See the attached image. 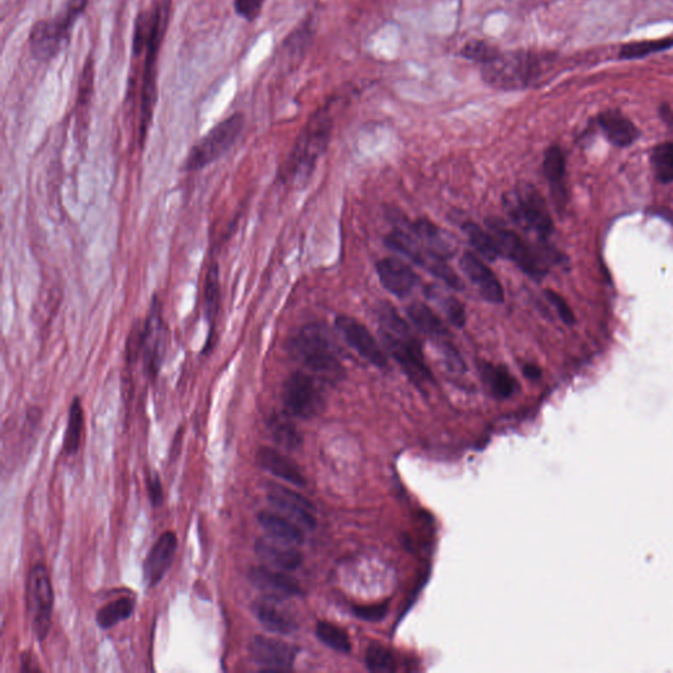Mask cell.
Here are the masks:
<instances>
[{"instance_id":"6da1fadb","label":"cell","mask_w":673,"mask_h":673,"mask_svg":"<svg viewBox=\"0 0 673 673\" xmlns=\"http://www.w3.org/2000/svg\"><path fill=\"white\" fill-rule=\"evenodd\" d=\"M287 349L295 360L302 363L321 382L336 385L345 377L336 340L323 323H306L297 329L289 337Z\"/></svg>"},{"instance_id":"7a4b0ae2","label":"cell","mask_w":673,"mask_h":673,"mask_svg":"<svg viewBox=\"0 0 673 673\" xmlns=\"http://www.w3.org/2000/svg\"><path fill=\"white\" fill-rule=\"evenodd\" d=\"M380 336L385 350L394 358L405 374L419 385L433 382V374L426 365L421 343L414 336L407 323L391 306L379 311Z\"/></svg>"},{"instance_id":"3957f363","label":"cell","mask_w":673,"mask_h":673,"mask_svg":"<svg viewBox=\"0 0 673 673\" xmlns=\"http://www.w3.org/2000/svg\"><path fill=\"white\" fill-rule=\"evenodd\" d=\"M550 64L549 56L532 50L500 53L482 65V78L496 90H525L539 81Z\"/></svg>"},{"instance_id":"277c9868","label":"cell","mask_w":673,"mask_h":673,"mask_svg":"<svg viewBox=\"0 0 673 673\" xmlns=\"http://www.w3.org/2000/svg\"><path fill=\"white\" fill-rule=\"evenodd\" d=\"M331 132V115L325 110H320L304 128L299 140L292 150L287 164V175L289 179L303 183L309 178L314 172V164L328 146Z\"/></svg>"},{"instance_id":"5b68a950","label":"cell","mask_w":673,"mask_h":673,"mask_svg":"<svg viewBox=\"0 0 673 673\" xmlns=\"http://www.w3.org/2000/svg\"><path fill=\"white\" fill-rule=\"evenodd\" d=\"M170 0H160L155 5V11L150 13L149 35L146 39L147 57L145 62L144 84H142L141 107H140V142L144 144L145 136L149 129L150 121L153 118L155 101V70H157V57L162 37L166 30L167 18H169Z\"/></svg>"},{"instance_id":"8992f818","label":"cell","mask_w":673,"mask_h":673,"mask_svg":"<svg viewBox=\"0 0 673 673\" xmlns=\"http://www.w3.org/2000/svg\"><path fill=\"white\" fill-rule=\"evenodd\" d=\"M488 232L495 241L500 257L508 258L533 279H542L549 271L553 254L547 250L534 249L518 233L507 228L501 221H488Z\"/></svg>"},{"instance_id":"52a82bcc","label":"cell","mask_w":673,"mask_h":673,"mask_svg":"<svg viewBox=\"0 0 673 673\" xmlns=\"http://www.w3.org/2000/svg\"><path fill=\"white\" fill-rule=\"evenodd\" d=\"M504 208L514 224L532 233L539 240H547L553 231V218L546 201L533 186H518L504 196Z\"/></svg>"},{"instance_id":"ba28073f","label":"cell","mask_w":673,"mask_h":673,"mask_svg":"<svg viewBox=\"0 0 673 673\" xmlns=\"http://www.w3.org/2000/svg\"><path fill=\"white\" fill-rule=\"evenodd\" d=\"M89 0H69L64 13L53 20H40L33 25L30 35L32 56L39 61H48L59 53L69 41L71 28L75 20L84 13Z\"/></svg>"},{"instance_id":"9c48e42d","label":"cell","mask_w":673,"mask_h":673,"mask_svg":"<svg viewBox=\"0 0 673 673\" xmlns=\"http://www.w3.org/2000/svg\"><path fill=\"white\" fill-rule=\"evenodd\" d=\"M243 128L244 116L241 113H235L216 125L190 150L189 157L184 162V170L189 173L198 172L217 161L235 144Z\"/></svg>"},{"instance_id":"30bf717a","label":"cell","mask_w":673,"mask_h":673,"mask_svg":"<svg viewBox=\"0 0 673 673\" xmlns=\"http://www.w3.org/2000/svg\"><path fill=\"white\" fill-rule=\"evenodd\" d=\"M321 380L314 374L295 371L283 385L282 402L286 414L300 420H312L325 405Z\"/></svg>"},{"instance_id":"8fae6325","label":"cell","mask_w":673,"mask_h":673,"mask_svg":"<svg viewBox=\"0 0 673 673\" xmlns=\"http://www.w3.org/2000/svg\"><path fill=\"white\" fill-rule=\"evenodd\" d=\"M385 244H387L388 248L409 258L417 266L424 267L431 275L438 278L451 288L461 291L465 287L461 278L447 265L445 258L439 257V255L426 249L416 237H412V233L399 228L394 229L385 238Z\"/></svg>"},{"instance_id":"7c38bea8","label":"cell","mask_w":673,"mask_h":673,"mask_svg":"<svg viewBox=\"0 0 673 673\" xmlns=\"http://www.w3.org/2000/svg\"><path fill=\"white\" fill-rule=\"evenodd\" d=\"M27 593L33 632L40 641H44L52 627L54 604L52 581L44 564H36L31 570Z\"/></svg>"},{"instance_id":"4fadbf2b","label":"cell","mask_w":673,"mask_h":673,"mask_svg":"<svg viewBox=\"0 0 673 673\" xmlns=\"http://www.w3.org/2000/svg\"><path fill=\"white\" fill-rule=\"evenodd\" d=\"M166 323L162 314V306L157 297H153L150 304L149 314L145 321L144 329L140 334V351L144 360L145 370L150 376L155 377L160 372L164 350L167 348Z\"/></svg>"},{"instance_id":"5bb4252c","label":"cell","mask_w":673,"mask_h":673,"mask_svg":"<svg viewBox=\"0 0 673 673\" xmlns=\"http://www.w3.org/2000/svg\"><path fill=\"white\" fill-rule=\"evenodd\" d=\"M336 328L349 346L368 363L377 368L387 367V355L363 323L354 317L341 314L336 319Z\"/></svg>"},{"instance_id":"9a60e30c","label":"cell","mask_w":673,"mask_h":673,"mask_svg":"<svg viewBox=\"0 0 673 673\" xmlns=\"http://www.w3.org/2000/svg\"><path fill=\"white\" fill-rule=\"evenodd\" d=\"M252 661L263 669L286 671L292 669L299 650L280 639L255 635L249 644Z\"/></svg>"},{"instance_id":"2e32d148","label":"cell","mask_w":673,"mask_h":673,"mask_svg":"<svg viewBox=\"0 0 673 673\" xmlns=\"http://www.w3.org/2000/svg\"><path fill=\"white\" fill-rule=\"evenodd\" d=\"M267 499L272 507L286 514V517L297 522L299 527L306 530L316 529L317 519L314 517V504L300 493L283 485L271 484L267 492Z\"/></svg>"},{"instance_id":"e0dca14e","label":"cell","mask_w":673,"mask_h":673,"mask_svg":"<svg viewBox=\"0 0 673 673\" xmlns=\"http://www.w3.org/2000/svg\"><path fill=\"white\" fill-rule=\"evenodd\" d=\"M177 549L178 538L174 532H164L153 545L142 567L144 581L147 588H155L161 583L172 567Z\"/></svg>"},{"instance_id":"ac0fdd59","label":"cell","mask_w":673,"mask_h":673,"mask_svg":"<svg viewBox=\"0 0 673 673\" xmlns=\"http://www.w3.org/2000/svg\"><path fill=\"white\" fill-rule=\"evenodd\" d=\"M462 271L470 282L476 287V289L482 295L483 299L493 304L504 302V289L495 272L483 262L478 255L471 252H465L462 255L461 262Z\"/></svg>"},{"instance_id":"d6986e66","label":"cell","mask_w":673,"mask_h":673,"mask_svg":"<svg viewBox=\"0 0 673 673\" xmlns=\"http://www.w3.org/2000/svg\"><path fill=\"white\" fill-rule=\"evenodd\" d=\"M380 283L394 297L404 299L409 297L420 282L413 269L397 258H385L376 263Z\"/></svg>"},{"instance_id":"ffe728a7","label":"cell","mask_w":673,"mask_h":673,"mask_svg":"<svg viewBox=\"0 0 673 673\" xmlns=\"http://www.w3.org/2000/svg\"><path fill=\"white\" fill-rule=\"evenodd\" d=\"M279 598L271 595L257 598L252 605V613L270 633L289 635L297 632V624L294 618L284 610Z\"/></svg>"},{"instance_id":"44dd1931","label":"cell","mask_w":673,"mask_h":673,"mask_svg":"<svg viewBox=\"0 0 673 673\" xmlns=\"http://www.w3.org/2000/svg\"><path fill=\"white\" fill-rule=\"evenodd\" d=\"M255 461L262 470L267 471L271 475L277 476V478L282 479L289 484L297 485V487H306V479L299 465L277 448L262 446V447L258 448L257 454H255Z\"/></svg>"},{"instance_id":"7402d4cb","label":"cell","mask_w":673,"mask_h":673,"mask_svg":"<svg viewBox=\"0 0 673 673\" xmlns=\"http://www.w3.org/2000/svg\"><path fill=\"white\" fill-rule=\"evenodd\" d=\"M249 581L266 595L292 598L302 593L299 583L277 568L254 567L249 571Z\"/></svg>"},{"instance_id":"603a6c76","label":"cell","mask_w":673,"mask_h":673,"mask_svg":"<svg viewBox=\"0 0 673 673\" xmlns=\"http://www.w3.org/2000/svg\"><path fill=\"white\" fill-rule=\"evenodd\" d=\"M254 550L261 561L265 562L270 567L286 571V572L297 570L303 563V555L299 550L295 549L292 545L283 544L275 539L272 541L265 538L258 539L255 542Z\"/></svg>"},{"instance_id":"cb8c5ba5","label":"cell","mask_w":673,"mask_h":673,"mask_svg":"<svg viewBox=\"0 0 673 673\" xmlns=\"http://www.w3.org/2000/svg\"><path fill=\"white\" fill-rule=\"evenodd\" d=\"M409 231L412 235L434 254L448 260L456 252V244L447 233L442 231L438 226L431 223L428 218H419L409 224Z\"/></svg>"},{"instance_id":"d4e9b609","label":"cell","mask_w":673,"mask_h":673,"mask_svg":"<svg viewBox=\"0 0 673 673\" xmlns=\"http://www.w3.org/2000/svg\"><path fill=\"white\" fill-rule=\"evenodd\" d=\"M598 125L610 144L626 147L641 137V132L634 123L617 110L605 111L598 116Z\"/></svg>"},{"instance_id":"484cf974","label":"cell","mask_w":673,"mask_h":673,"mask_svg":"<svg viewBox=\"0 0 673 673\" xmlns=\"http://www.w3.org/2000/svg\"><path fill=\"white\" fill-rule=\"evenodd\" d=\"M544 173L551 190V196L556 207L562 208L566 204V158L558 145H553L545 153Z\"/></svg>"},{"instance_id":"4316f807","label":"cell","mask_w":673,"mask_h":673,"mask_svg":"<svg viewBox=\"0 0 673 673\" xmlns=\"http://www.w3.org/2000/svg\"><path fill=\"white\" fill-rule=\"evenodd\" d=\"M258 522L275 541L292 545V546H297L304 542L302 527L288 517L272 512H261L258 513Z\"/></svg>"},{"instance_id":"83f0119b","label":"cell","mask_w":673,"mask_h":673,"mask_svg":"<svg viewBox=\"0 0 673 673\" xmlns=\"http://www.w3.org/2000/svg\"><path fill=\"white\" fill-rule=\"evenodd\" d=\"M480 372L491 394L497 399H509L518 391V383L505 366L482 363Z\"/></svg>"},{"instance_id":"f1b7e54d","label":"cell","mask_w":673,"mask_h":673,"mask_svg":"<svg viewBox=\"0 0 673 673\" xmlns=\"http://www.w3.org/2000/svg\"><path fill=\"white\" fill-rule=\"evenodd\" d=\"M409 319L414 325L434 340H447L448 329L438 314L424 303H412L407 308Z\"/></svg>"},{"instance_id":"f546056e","label":"cell","mask_w":673,"mask_h":673,"mask_svg":"<svg viewBox=\"0 0 673 673\" xmlns=\"http://www.w3.org/2000/svg\"><path fill=\"white\" fill-rule=\"evenodd\" d=\"M272 439L289 451L299 450L303 445V436L297 426L289 420L288 414H277L269 422Z\"/></svg>"},{"instance_id":"4dcf8cb0","label":"cell","mask_w":673,"mask_h":673,"mask_svg":"<svg viewBox=\"0 0 673 673\" xmlns=\"http://www.w3.org/2000/svg\"><path fill=\"white\" fill-rule=\"evenodd\" d=\"M135 607L136 604L133 598H119V600L104 605L99 610L98 615H96V622H98L102 629H112L113 626L120 624L121 621H127L133 615V612H135Z\"/></svg>"},{"instance_id":"1f68e13d","label":"cell","mask_w":673,"mask_h":673,"mask_svg":"<svg viewBox=\"0 0 673 673\" xmlns=\"http://www.w3.org/2000/svg\"><path fill=\"white\" fill-rule=\"evenodd\" d=\"M220 308V274L216 263L209 266L207 272L206 286H204V312L207 320L211 323V333L215 331V320Z\"/></svg>"},{"instance_id":"d6a6232c","label":"cell","mask_w":673,"mask_h":673,"mask_svg":"<svg viewBox=\"0 0 673 673\" xmlns=\"http://www.w3.org/2000/svg\"><path fill=\"white\" fill-rule=\"evenodd\" d=\"M84 408L78 397L71 403L69 412V422H67L66 433L64 438V451L67 456H73L79 450L82 439V430H84Z\"/></svg>"},{"instance_id":"836d02e7","label":"cell","mask_w":673,"mask_h":673,"mask_svg":"<svg viewBox=\"0 0 673 673\" xmlns=\"http://www.w3.org/2000/svg\"><path fill=\"white\" fill-rule=\"evenodd\" d=\"M462 229L465 233V235H467L468 240H470L471 245L476 249V252L484 260L493 262V261H496V258L500 257L495 241H493L492 235L488 232V229L484 231L478 224L471 223V221L463 224Z\"/></svg>"},{"instance_id":"e575fe53","label":"cell","mask_w":673,"mask_h":673,"mask_svg":"<svg viewBox=\"0 0 673 673\" xmlns=\"http://www.w3.org/2000/svg\"><path fill=\"white\" fill-rule=\"evenodd\" d=\"M652 170L656 179L661 183L673 182V144L663 142L656 145L651 153Z\"/></svg>"},{"instance_id":"d590c367","label":"cell","mask_w":673,"mask_h":673,"mask_svg":"<svg viewBox=\"0 0 673 673\" xmlns=\"http://www.w3.org/2000/svg\"><path fill=\"white\" fill-rule=\"evenodd\" d=\"M317 638L329 649L342 654H348L351 650V642L348 633L336 624L329 622L320 621L316 626Z\"/></svg>"},{"instance_id":"8d00e7d4","label":"cell","mask_w":673,"mask_h":673,"mask_svg":"<svg viewBox=\"0 0 673 673\" xmlns=\"http://www.w3.org/2000/svg\"><path fill=\"white\" fill-rule=\"evenodd\" d=\"M673 39L649 40V41H635L624 44L620 50L622 59L644 58L650 54L664 52L671 49Z\"/></svg>"},{"instance_id":"74e56055","label":"cell","mask_w":673,"mask_h":673,"mask_svg":"<svg viewBox=\"0 0 673 673\" xmlns=\"http://www.w3.org/2000/svg\"><path fill=\"white\" fill-rule=\"evenodd\" d=\"M366 666L368 671L375 673H392L396 671V659L394 654L379 643H372L366 652Z\"/></svg>"},{"instance_id":"f35d334b","label":"cell","mask_w":673,"mask_h":673,"mask_svg":"<svg viewBox=\"0 0 673 673\" xmlns=\"http://www.w3.org/2000/svg\"><path fill=\"white\" fill-rule=\"evenodd\" d=\"M501 52L496 47H493L490 42L483 41V40H471L459 52L463 58L478 62L480 65L492 61Z\"/></svg>"},{"instance_id":"ab89813d","label":"cell","mask_w":673,"mask_h":673,"mask_svg":"<svg viewBox=\"0 0 673 673\" xmlns=\"http://www.w3.org/2000/svg\"><path fill=\"white\" fill-rule=\"evenodd\" d=\"M430 297L438 300L439 306L454 326L463 328L465 325L467 314H465V306L458 299L454 297H446V295L438 294L437 291H434Z\"/></svg>"},{"instance_id":"60d3db41","label":"cell","mask_w":673,"mask_h":673,"mask_svg":"<svg viewBox=\"0 0 673 673\" xmlns=\"http://www.w3.org/2000/svg\"><path fill=\"white\" fill-rule=\"evenodd\" d=\"M438 349L441 351L443 360H445L448 370L458 372V374L465 371V360H463L462 355L459 354L458 349L450 341L439 340Z\"/></svg>"},{"instance_id":"b9f144b4","label":"cell","mask_w":673,"mask_h":673,"mask_svg":"<svg viewBox=\"0 0 673 673\" xmlns=\"http://www.w3.org/2000/svg\"><path fill=\"white\" fill-rule=\"evenodd\" d=\"M547 300L551 303V306L556 309L559 317L567 325H573L575 323V314H573L572 309L568 306L566 300L558 294V292L553 291V289H547L546 291Z\"/></svg>"},{"instance_id":"7bdbcfd3","label":"cell","mask_w":673,"mask_h":673,"mask_svg":"<svg viewBox=\"0 0 673 673\" xmlns=\"http://www.w3.org/2000/svg\"><path fill=\"white\" fill-rule=\"evenodd\" d=\"M354 615L363 621L377 622L383 620L385 615H387V605L375 604L365 605V607H355Z\"/></svg>"},{"instance_id":"ee69618b","label":"cell","mask_w":673,"mask_h":673,"mask_svg":"<svg viewBox=\"0 0 673 673\" xmlns=\"http://www.w3.org/2000/svg\"><path fill=\"white\" fill-rule=\"evenodd\" d=\"M263 2L265 0H235V10L241 18L252 22L260 15Z\"/></svg>"},{"instance_id":"f6af8a7d","label":"cell","mask_w":673,"mask_h":673,"mask_svg":"<svg viewBox=\"0 0 673 673\" xmlns=\"http://www.w3.org/2000/svg\"><path fill=\"white\" fill-rule=\"evenodd\" d=\"M146 488L147 496L153 507H160L164 502V488H162L160 476L150 474L146 479Z\"/></svg>"},{"instance_id":"bcb514c9","label":"cell","mask_w":673,"mask_h":673,"mask_svg":"<svg viewBox=\"0 0 673 673\" xmlns=\"http://www.w3.org/2000/svg\"><path fill=\"white\" fill-rule=\"evenodd\" d=\"M524 374L525 376L529 377V379H538V377H541V368L538 367V366L536 365H525L524 366Z\"/></svg>"},{"instance_id":"7dc6e473","label":"cell","mask_w":673,"mask_h":673,"mask_svg":"<svg viewBox=\"0 0 673 673\" xmlns=\"http://www.w3.org/2000/svg\"><path fill=\"white\" fill-rule=\"evenodd\" d=\"M661 116L669 121V124L673 125V112L667 107L661 108Z\"/></svg>"}]
</instances>
